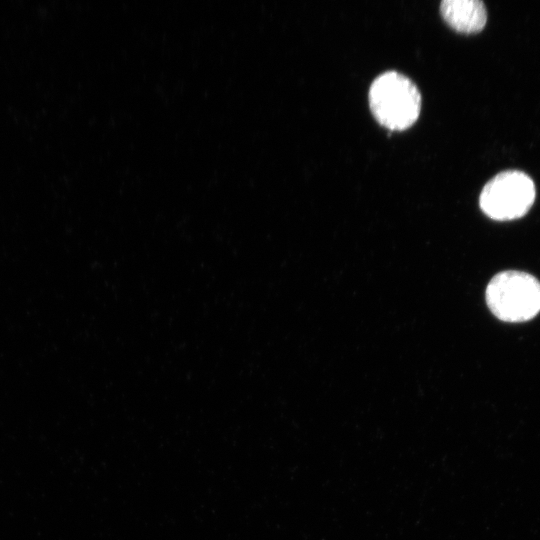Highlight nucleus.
Masks as SVG:
<instances>
[{"label": "nucleus", "instance_id": "nucleus-3", "mask_svg": "<svg viewBox=\"0 0 540 540\" xmlns=\"http://www.w3.org/2000/svg\"><path fill=\"white\" fill-rule=\"evenodd\" d=\"M531 178L520 171H505L483 187L479 198L485 215L497 221H509L525 215L535 200Z\"/></svg>", "mask_w": 540, "mask_h": 540}, {"label": "nucleus", "instance_id": "nucleus-4", "mask_svg": "<svg viewBox=\"0 0 540 540\" xmlns=\"http://www.w3.org/2000/svg\"><path fill=\"white\" fill-rule=\"evenodd\" d=\"M444 21L460 33L481 31L487 21V11L479 0H444L440 4Z\"/></svg>", "mask_w": 540, "mask_h": 540}, {"label": "nucleus", "instance_id": "nucleus-2", "mask_svg": "<svg viewBox=\"0 0 540 540\" xmlns=\"http://www.w3.org/2000/svg\"><path fill=\"white\" fill-rule=\"evenodd\" d=\"M485 297L488 308L498 319L527 321L540 311V282L525 272H500L488 283Z\"/></svg>", "mask_w": 540, "mask_h": 540}, {"label": "nucleus", "instance_id": "nucleus-1", "mask_svg": "<svg viewBox=\"0 0 540 540\" xmlns=\"http://www.w3.org/2000/svg\"><path fill=\"white\" fill-rule=\"evenodd\" d=\"M369 105L377 122L392 131L412 126L419 117L421 95L405 75L387 71L372 82Z\"/></svg>", "mask_w": 540, "mask_h": 540}]
</instances>
